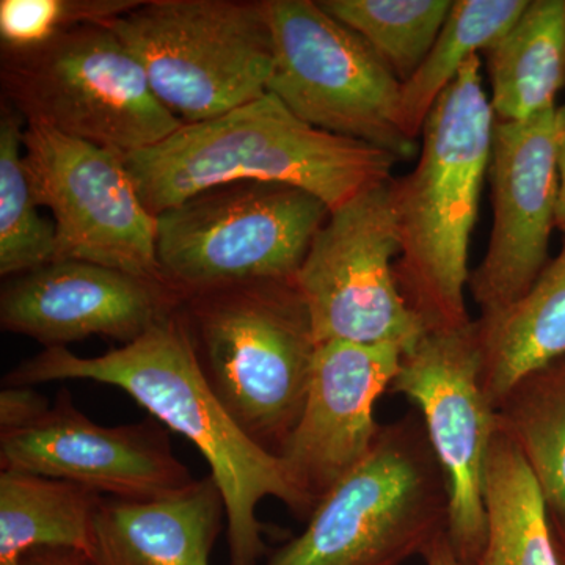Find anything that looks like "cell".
<instances>
[{
	"label": "cell",
	"instance_id": "6da1fadb",
	"mask_svg": "<svg viewBox=\"0 0 565 565\" xmlns=\"http://www.w3.org/2000/svg\"><path fill=\"white\" fill-rule=\"evenodd\" d=\"M54 381L117 386L200 449L225 500L230 565H258L266 555V527L256 511L267 497L277 498L300 519L311 515L280 457L255 444L212 392L182 307L132 343L103 355L79 356L65 345L44 348L13 367L3 385Z\"/></svg>",
	"mask_w": 565,
	"mask_h": 565
},
{
	"label": "cell",
	"instance_id": "7a4b0ae2",
	"mask_svg": "<svg viewBox=\"0 0 565 565\" xmlns=\"http://www.w3.org/2000/svg\"><path fill=\"white\" fill-rule=\"evenodd\" d=\"M481 55L465 63L427 115L414 172L390 181L401 253L394 275L426 332L470 326L468 248L489 172L494 114Z\"/></svg>",
	"mask_w": 565,
	"mask_h": 565
},
{
	"label": "cell",
	"instance_id": "3957f363",
	"mask_svg": "<svg viewBox=\"0 0 565 565\" xmlns=\"http://www.w3.org/2000/svg\"><path fill=\"white\" fill-rule=\"evenodd\" d=\"M122 161L145 206L158 217L196 193L234 181L296 185L333 212L392 180L399 159L308 125L267 92L221 117L184 125Z\"/></svg>",
	"mask_w": 565,
	"mask_h": 565
},
{
	"label": "cell",
	"instance_id": "277c9868",
	"mask_svg": "<svg viewBox=\"0 0 565 565\" xmlns=\"http://www.w3.org/2000/svg\"><path fill=\"white\" fill-rule=\"evenodd\" d=\"M182 311L212 392L255 444L278 457L302 414L318 351L294 278L192 294Z\"/></svg>",
	"mask_w": 565,
	"mask_h": 565
},
{
	"label": "cell",
	"instance_id": "5b68a950",
	"mask_svg": "<svg viewBox=\"0 0 565 565\" xmlns=\"http://www.w3.org/2000/svg\"><path fill=\"white\" fill-rule=\"evenodd\" d=\"M448 526V489L418 416L382 426L373 451L316 504L267 565H401Z\"/></svg>",
	"mask_w": 565,
	"mask_h": 565
},
{
	"label": "cell",
	"instance_id": "8992f818",
	"mask_svg": "<svg viewBox=\"0 0 565 565\" xmlns=\"http://www.w3.org/2000/svg\"><path fill=\"white\" fill-rule=\"evenodd\" d=\"M109 28L182 125L221 117L269 92L274 35L266 0H143Z\"/></svg>",
	"mask_w": 565,
	"mask_h": 565
},
{
	"label": "cell",
	"instance_id": "52a82bcc",
	"mask_svg": "<svg viewBox=\"0 0 565 565\" xmlns=\"http://www.w3.org/2000/svg\"><path fill=\"white\" fill-rule=\"evenodd\" d=\"M329 217L322 200L296 185H215L156 217L159 267L185 297L241 282L292 280Z\"/></svg>",
	"mask_w": 565,
	"mask_h": 565
},
{
	"label": "cell",
	"instance_id": "ba28073f",
	"mask_svg": "<svg viewBox=\"0 0 565 565\" xmlns=\"http://www.w3.org/2000/svg\"><path fill=\"white\" fill-rule=\"evenodd\" d=\"M0 74L25 122L122 156L184 126L156 98L139 61L109 25L74 29L29 51H2Z\"/></svg>",
	"mask_w": 565,
	"mask_h": 565
},
{
	"label": "cell",
	"instance_id": "9c48e42d",
	"mask_svg": "<svg viewBox=\"0 0 565 565\" xmlns=\"http://www.w3.org/2000/svg\"><path fill=\"white\" fill-rule=\"evenodd\" d=\"M266 9L274 35L269 93L315 128L399 161L415 158L418 140L399 122L401 82L373 47L318 0H266Z\"/></svg>",
	"mask_w": 565,
	"mask_h": 565
},
{
	"label": "cell",
	"instance_id": "30bf717a",
	"mask_svg": "<svg viewBox=\"0 0 565 565\" xmlns=\"http://www.w3.org/2000/svg\"><path fill=\"white\" fill-rule=\"evenodd\" d=\"M390 181L330 212L294 277L318 344H392L405 353L426 334L394 275L401 244Z\"/></svg>",
	"mask_w": 565,
	"mask_h": 565
},
{
	"label": "cell",
	"instance_id": "8fae6325",
	"mask_svg": "<svg viewBox=\"0 0 565 565\" xmlns=\"http://www.w3.org/2000/svg\"><path fill=\"white\" fill-rule=\"evenodd\" d=\"M24 159L36 202L54 218L55 262L166 280L156 253L158 218L120 152L25 122Z\"/></svg>",
	"mask_w": 565,
	"mask_h": 565
},
{
	"label": "cell",
	"instance_id": "7c38bea8",
	"mask_svg": "<svg viewBox=\"0 0 565 565\" xmlns=\"http://www.w3.org/2000/svg\"><path fill=\"white\" fill-rule=\"evenodd\" d=\"M390 392L403 394L422 412L448 489L446 534L460 561L476 565L487 534V456L498 430L497 408L482 384L476 322L426 332L403 353Z\"/></svg>",
	"mask_w": 565,
	"mask_h": 565
},
{
	"label": "cell",
	"instance_id": "4fadbf2b",
	"mask_svg": "<svg viewBox=\"0 0 565 565\" xmlns=\"http://www.w3.org/2000/svg\"><path fill=\"white\" fill-rule=\"evenodd\" d=\"M559 107L530 120H494L489 177L493 226L468 289L481 318L522 299L548 264L556 228Z\"/></svg>",
	"mask_w": 565,
	"mask_h": 565
},
{
	"label": "cell",
	"instance_id": "5bb4252c",
	"mask_svg": "<svg viewBox=\"0 0 565 565\" xmlns=\"http://www.w3.org/2000/svg\"><path fill=\"white\" fill-rule=\"evenodd\" d=\"M0 467L122 501L161 500L196 481L158 423L102 426L79 412L66 390L39 423L0 435Z\"/></svg>",
	"mask_w": 565,
	"mask_h": 565
},
{
	"label": "cell",
	"instance_id": "9a60e30c",
	"mask_svg": "<svg viewBox=\"0 0 565 565\" xmlns=\"http://www.w3.org/2000/svg\"><path fill=\"white\" fill-rule=\"evenodd\" d=\"M403 353L392 344H318L302 414L278 455L311 512L373 451L382 429L375 403L393 384Z\"/></svg>",
	"mask_w": 565,
	"mask_h": 565
},
{
	"label": "cell",
	"instance_id": "2e32d148",
	"mask_svg": "<svg viewBox=\"0 0 565 565\" xmlns=\"http://www.w3.org/2000/svg\"><path fill=\"white\" fill-rule=\"evenodd\" d=\"M184 300L169 281L63 259L3 282L0 327L44 348L90 337L129 344Z\"/></svg>",
	"mask_w": 565,
	"mask_h": 565
},
{
	"label": "cell",
	"instance_id": "e0dca14e",
	"mask_svg": "<svg viewBox=\"0 0 565 565\" xmlns=\"http://www.w3.org/2000/svg\"><path fill=\"white\" fill-rule=\"evenodd\" d=\"M225 520V500L211 475L161 500L104 498L85 563L211 565Z\"/></svg>",
	"mask_w": 565,
	"mask_h": 565
},
{
	"label": "cell",
	"instance_id": "ac0fdd59",
	"mask_svg": "<svg viewBox=\"0 0 565 565\" xmlns=\"http://www.w3.org/2000/svg\"><path fill=\"white\" fill-rule=\"evenodd\" d=\"M475 322L482 384L497 408L516 382L565 355V234L563 248L522 299Z\"/></svg>",
	"mask_w": 565,
	"mask_h": 565
},
{
	"label": "cell",
	"instance_id": "d6986e66",
	"mask_svg": "<svg viewBox=\"0 0 565 565\" xmlns=\"http://www.w3.org/2000/svg\"><path fill=\"white\" fill-rule=\"evenodd\" d=\"M484 55L494 120H530L555 109L565 87V0H530Z\"/></svg>",
	"mask_w": 565,
	"mask_h": 565
},
{
	"label": "cell",
	"instance_id": "ffe728a7",
	"mask_svg": "<svg viewBox=\"0 0 565 565\" xmlns=\"http://www.w3.org/2000/svg\"><path fill=\"white\" fill-rule=\"evenodd\" d=\"M104 497L95 490L25 471L0 473V565L35 550L87 555Z\"/></svg>",
	"mask_w": 565,
	"mask_h": 565
},
{
	"label": "cell",
	"instance_id": "44dd1931",
	"mask_svg": "<svg viewBox=\"0 0 565 565\" xmlns=\"http://www.w3.org/2000/svg\"><path fill=\"white\" fill-rule=\"evenodd\" d=\"M484 504L486 544L476 565H563L537 479L500 429L487 456Z\"/></svg>",
	"mask_w": 565,
	"mask_h": 565
},
{
	"label": "cell",
	"instance_id": "7402d4cb",
	"mask_svg": "<svg viewBox=\"0 0 565 565\" xmlns=\"http://www.w3.org/2000/svg\"><path fill=\"white\" fill-rule=\"evenodd\" d=\"M497 422L525 457L565 535V355L516 382L497 405Z\"/></svg>",
	"mask_w": 565,
	"mask_h": 565
},
{
	"label": "cell",
	"instance_id": "603a6c76",
	"mask_svg": "<svg viewBox=\"0 0 565 565\" xmlns=\"http://www.w3.org/2000/svg\"><path fill=\"white\" fill-rule=\"evenodd\" d=\"M530 0H456L433 50L414 76L401 84L399 122L418 140L441 93L465 63L484 54L525 11Z\"/></svg>",
	"mask_w": 565,
	"mask_h": 565
},
{
	"label": "cell",
	"instance_id": "cb8c5ba5",
	"mask_svg": "<svg viewBox=\"0 0 565 565\" xmlns=\"http://www.w3.org/2000/svg\"><path fill=\"white\" fill-rule=\"evenodd\" d=\"M24 118H0V275L13 278L55 262V225L40 214L24 159Z\"/></svg>",
	"mask_w": 565,
	"mask_h": 565
},
{
	"label": "cell",
	"instance_id": "d4e9b609",
	"mask_svg": "<svg viewBox=\"0 0 565 565\" xmlns=\"http://www.w3.org/2000/svg\"><path fill=\"white\" fill-rule=\"evenodd\" d=\"M375 51L401 84L433 50L452 9L451 0H318Z\"/></svg>",
	"mask_w": 565,
	"mask_h": 565
},
{
	"label": "cell",
	"instance_id": "484cf974",
	"mask_svg": "<svg viewBox=\"0 0 565 565\" xmlns=\"http://www.w3.org/2000/svg\"><path fill=\"white\" fill-rule=\"evenodd\" d=\"M143 0H2L3 52L33 50L85 25H110Z\"/></svg>",
	"mask_w": 565,
	"mask_h": 565
},
{
	"label": "cell",
	"instance_id": "4316f807",
	"mask_svg": "<svg viewBox=\"0 0 565 565\" xmlns=\"http://www.w3.org/2000/svg\"><path fill=\"white\" fill-rule=\"evenodd\" d=\"M46 396L33 386H3L0 392V435L28 429L51 411Z\"/></svg>",
	"mask_w": 565,
	"mask_h": 565
},
{
	"label": "cell",
	"instance_id": "83f0119b",
	"mask_svg": "<svg viewBox=\"0 0 565 565\" xmlns=\"http://www.w3.org/2000/svg\"><path fill=\"white\" fill-rule=\"evenodd\" d=\"M18 565H87L82 553L71 550H35L22 556Z\"/></svg>",
	"mask_w": 565,
	"mask_h": 565
},
{
	"label": "cell",
	"instance_id": "f1b7e54d",
	"mask_svg": "<svg viewBox=\"0 0 565 565\" xmlns=\"http://www.w3.org/2000/svg\"><path fill=\"white\" fill-rule=\"evenodd\" d=\"M561 118V115H559ZM557 166V206L556 228L565 234V120L561 118L559 134L556 147Z\"/></svg>",
	"mask_w": 565,
	"mask_h": 565
},
{
	"label": "cell",
	"instance_id": "f546056e",
	"mask_svg": "<svg viewBox=\"0 0 565 565\" xmlns=\"http://www.w3.org/2000/svg\"><path fill=\"white\" fill-rule=\"evenodd\" d=\"M423 556L426 565H465L457 556L455 546L449 541L446 531L435 539Z\"/></svg>",
	"mask_w": 565,
	"mask_h": 565
},
{
	"label": "cell",
	"instance_id": "4dcf8cb0",
	"mask_svg": "<svg viewBox=\"0 0 565 565\" xmlns=\"http://www.w3.org/2000/svg\"><path fill=\"white\" fill-rule=\"evenodd\" d=\"M559 115H561V118H563V120H565V106L559 107Z\"/></svg>",
	"mask_w": 565,
	"mask_h": 565
},
{
	"label": "cell",
	"instance_id": "1f68e13d",
	"mask_svg": "<svg viewBox=\"0 0 565 565\" xmlns=\"http://www.w3.org/2000/svg\"><path fill=\"white\" fill-rule=\"evenodd\" d=\"M559 555H561V561H563V565H565V552H561V550H559Z\"/></svg>",
	"mask_w": 565,
	"mask_h": 565
}]
</instances>
